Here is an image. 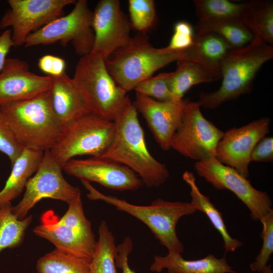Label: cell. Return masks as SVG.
<instances>
[{"instance_id": "obj_40", "label": "cell", "mask_w": 273, "mask_h": 273, "mask_svg": "<svg viewBox=\"0 0 273 273\" xmlns=\"http://www.w3.org/2000/svg\"><path fill=\"white\" fill-rule=\"evenodd\" d=\"M54 56L46 55L41 57L38 62L39 69L47 75L51 76Z\"/></svg>"}, {"instance_id": "obj_16", "label": "cell", "mask_w": 273, "mask_h": 273, "mask_svg": "<svg viewBox=\"0 0 273 273\" xmlns=\"http://www.w3.org/2000/svg\"><path fill=\"white\" fill-rule=\"evenodd\" d=\"M68 174L88 182H96L110 190L134 191L144 183L128 167L114 160L100 157L72 159L62 165Z\"/></svg>"}, {"instance_id": "obj_13", "label": "cell", "mask_w": 273, "mask_h": 273, "mask_svg": "<svg viewBox=\"0 0 273 273\" xmlns=\"http://www.w3.org/2000/svg\"><path fill=\"white\" fill-rule=\"evenodd\" d=\"M74 0H9V9L0 20V29L12 28L15 47L24 44L27 37L64 15V8Z\"/></svg>"}, {"instance_id": "obj_25", "label": "cell", "mask_w": 273, "mask_h": 273, "mask_svg": "<svg viewBox=\"0 0 273 273\" xmlns=\"http://www.w3.org/2000/svg\"><path fill=\"white\" fill-rule=\"evenodd\" d=\"M194 29L196 31L215 33L234 49L245 46L254 38L244 23L239 20L198 21Z\"/></svg>"}, {"instance_id": "obj_14", "label": "cell", "mask_w": 273, "mask_h": 273, "mask_svg": "<svg viewBox=\"0 0 273 273\" xmlns=\"http://www.w3.org/2000/svg\"><path fill=\"white\" fill-rule=\"evenodd\" d=\"M92 28L95 35L92 53L105 60L130 42L131 28L118 0H101L93 11Z\"/></svg>"}, {"instance_id": "obj_21", "label": "cell", "mask_w": 273, "mask_h": 273, "mask_svg": "<svg viewBox=\"0 0 273 273\" xmlns=\"http://www.w3.org/2000/svg\"><path fill=\"white\" fill-rule=\"evenodd\" d=\"M175 70L168 80L171 101L180 102L193 85L211 82L221 79V74L202 64L187 60L177 61Z\"/></svg>"}, {"instance_id": "obj_22", "label": "cell", "mask_w": 273, "mask_h": 273, "mask_svg": "<svg viewBox=\"0 0 273 273\" xmlns=\"http://www.w3.org/2000/svg\"><path fill=\"white\" fill-rule=\"evenodd\" d=\"M44 152L24 149L11 166L12 171L0 191V207L19 196L28 179L36 172Z\"/></svg>"}, {"instance_id": "obj_15", "label": "cell", "mask_w": 273, "mask_h": 273, "mask_svg": "<svg viewBox=\"0 0 273 273\" xmlns=\"http://www.w3.org/2000/svg\"><path fill=\"white\" fill-rule=\"evenodd\" d=\"M270 123L269 118L262 117L223 132L217 144L214 157L247 178L251 153L256 144L269 132Z\"/></svg>"}, {"instance_id": "obj_41", "label": "cell", "mask_w": 273, "mask_h": 273, "mask_svg": "<svg viewBox=\"0 0 273 273\" xmlns=\"http://www.w3.org/2000/svg\"><path fill=\"white\" fill-rule=\"evenodd\" d=\"M259 273H273L270 264H267L265 266Z\"/></svg>"}, {"instance_id": "obj_8", "label": "cell", "mask_w": 273, "mask_h": 273, "mask_svg": "<svg viewBox=\"0 0 273 273\" xmlns=\"http://www.w3.org/2000/svg\"><path fill=\"white\" fill-rule=\"evenodd\" d=\"M115 130L114 121L88 111L63 127L50 153L62 166L77 156L100 157L111 144Z\"/></svg>"}, {"instance_id": "obj_35", "label": "cell", "mask_w": 273, "mask_h": 273, "mask_svg": "<svg viewBox=\"0 0 273 273\" xmlns=\"http://www.w3.org/2000/svg\"><path fill=\"white\" fill-rule=\"evenodd\" d=\"M174 32L170 39L168 49L181 51L191 47L194 41V30L189 22L184 21L176 22L174 26Z\"/></svg>"}, {"instance_id": "obj_5", "label": "cell", "mask_w": 273, "mask_h": 273, "mask_svg": "<svg viewBox=\"0 0 273 273\" xmlns=\"http://www.w3.org/2000/svg\"><path fill=\"white\" fill-rule=\"evenodd\" d=\"M81 181L88 192L87 197L89 199L101 200L139 219L150 229L168 251L181 254L184 252V246L177 236L176 226L182 217L192 215L196 211L191 202L168 201L158 198L150 205H135L124 199L101 193L87 181Z\"/></svg>"}, {"instance_id": "obj_17", "label": "cell", "mask_w": 273, "mask_h": 273, "mask_svg": "<svg viewBox=\"0 0 273 273\" xmlns=\"http://www.w3.org/2000/svg\"><path fill=\"white\" fill-rule=\"evenodd\" d=\"M53 77L31 72L28 63L7 58L0 71V106L35 97L50 90Z\"/></svg>"}, {"instance_id": "obj_31", "label": "cell", "mask_w": 273, "mask_h": 273, "mask_svg": "<svg viewBox=\"0 0 273 273\" xmlns=\"http://www.w3.org/2000/svg\"><path fill=\"white\" fill-rule=\"evenodd\" d=\"M129 21L131 28L146 33L157 22V13L153 0H129Z\"/></svg>"}, {"instance_id": "obj_27", "label": "cell", "mask_w": 273, "mask_h": 273, "mask_svg": "<svg viewBox=\"0 0 273 273\" xmlns=\"http://www.w3.org/2000/svg\"><path fill=\"white\" fill-rule=\"evenodd\" d=\"M194 44L200 58L212 70L220 72V66L234 48L219 35L196 31Z\"/></svg>"}, {"instance_id": "obj_24", "label": "cell", "mask_w": 273, "mask_h": 273, "mask_svg": "<svg viewBox=\"0 0 273 273\" xmlns=\"http://www.w3.org/2000/svg\"><path fill=\"white\" fill-rule=\"evenodd\" d=\"M243 22L253 36L269 44L273 43V4L267 1L247 2Z\"/></svg>"}, {"instance_id": "obj_37", "label": "cell", "mask_w": 273, "mask_h": 273, "mask_svg": "<svg viewBox=\"0 0 273 273\" xmlns=\"http://www.w3.org/2000/svg\"><path fill=\"white\" fill-rule=\"evenodd\" d=\"M117 253L115 258L116 267L122 270V273H135L128 264V255L133 249L131 239L126 237L117 246Z\"/></svg>"}, {"instance_id": "obj_29", "label": "cell", "mask_w": 273, "mask_h": 273, "mask_svg": "<svg viewBox=\"0 0 273 273\" xmlns=\"http://www.w3.org/2000/svg\"><path fill=\"white\" fill-rule=\"evenodd\" d=\"M198 21L239 20L243 22L247 2L236 3L228 0H195L193 1Z\"/></svg>"}, {"instance_id": "obj_10", "label": "cell", "mask_w": 273, "mask_h": 273, "mask_svg": "<svg viewBox=\"0 0 273 273\" xmlns=\"http://www.w3.org/2000/svg\"><path fill=\"white\" fill-rule=\"evenodd\" d=\"M197 102L186 105L181 123L173 136L172 148L196 162L214 157L218 143L223 132L202 114Z\"/></svg>"}, {"instance_id": "obj_2", "label": "cell", "mask_w": 273, "mask_h": 273, "mask_svg": "<svg viewBox=\"0 0 273 273\" xmlns=\"http://www.w3.org/2000/svg\"><path fill=\"white\" fill-rule=\"evenodd\" d=\"M181 60L202 64L194 44L181 51L167 47L156 48L150 43L146 33H138L128 44L114 52L105 63L116 84L127 93L158 70Z\"/></svg>"}, {"instance_id": "obj_12", "label": "cell", "mask_w": 273, "mask_h": 273, "mask_svg": "<svg viewBox=\"0 0 273 273\" xmlns=\"http://www.w3.org/2000/svg\"><path fill=\"white\" fill-rule=\"evenodd\" d=\"M194 168L216 190L233 193L248 208L254 220H260L272 209V201L266 192L254 188L247 178L215 157L196 162Z\"/></svg>"}, {"instance_id": "obj_23", "label": "cell", "mask_w": 273, "mask_h": 273, "mask_svg": "<svg viewBox=\"0 0 273 273\" xmlns=\"http://www.w3.org/2000/svg\"><path fill=\"white\" fill-rule=\"evenodd\" d=\"M183 179L191 189V203L196 211L205 213L214 228L219 233L222 239L224 248L226 252H234L243 243L237 239L233 238L229 234L223 219L222 215L216 209L210 199L200 191L196 183V178L191 172L186 171Z\"/></svg>"}, {"instance_id": "obj_30", "label": "cell", "mask_w": 273, "mask_h": 273, "mask_svg": "<svg viewBox=\"0 0 273 273\" xmlns=\"http://www.w3.org/2000/svg\"><path fill=\"white\" fill-rule=\"evenodd\" d=\"M91 262L57 248L37 261L38 273H90Z\"/></svg>"}, {"instance_id": "obj_36", "label": "cell", "mask_w": 273, "mask_h": 273, "mask_svg": "<svg viewBox=\"0 0 273 273\" xmlns=\"http://www.w3.org/2000/svg\"><path fill=\"white\" fill-rule=\"evenodd\" d=\"M273 138L264 136L253 148L250 156V162H272Z\"/></svg>"}, {"instance_id": "obj_11", "label": "cell", "mask_w": 273, "mask_h": 273, "mask_svg": "<svg viewBox=\"0 0 273 273\" xmlns=\"http://www.w3.org/2000/svg\"><path fill=\"white\" fill-rule=\"evenodd\" d=\"M62 170V166L50 151L44 152L34 175L26 183L22 199L13 207V212L18 219L25 218L30 210L42 199H56L69 204L81 195L77 187L66 180Z\"/></svg>"}, {"instance_id": "obj_39", "label": "cell", "mask_w": 273, "mask_h": 273, "mask_svg": "<svg viewBox=\"0 0 273 273\" xmlns=\"http://www.w3.org/2000/svg\"><path fill=\"white\" fill-rule=\"evenodd\" d=\"M66 62L62 58L54 56L51 76L57 77L64 73Z\"/></svg>"}, {"instance_id": "obj_38", "label": "cell", "mask_w": 273, "mask_h": 273, "mask_svg": "<svg viewBox=\"0 0 273 273\" xmlns=\"http://www.w3.org/2000/svg\"><path fill=\"white\" fill-rule=\"evenodd\" d=\"M13 47H15L12 30L7 29L0 32V71L4 65L7 54Z\"/></svg>"}, {"instance_id": "obj_4", "label": "cell", "mask_w": 273, "mask_h": 273, "mask_svg": "<svg viewBox=\"0 0 273 273\" xmlns=\"http://www.w3.org/2000/svg\"><path fill=\"white\" fill-rule=\"evenodd\" d=\"M272 57V46L256 37L245 46L234 49L220 64L219 88L210 93L201 92L197 102L201 107L214 109L250 93L257 73Z\"/></svg>"}, {"instance_id": "obj_20", "label": "cell", "mask_w": 273, "mask_h": 273, "mask_svg": "<svg viewBox=\"0 0 273 273\" xmlns=\"http://www.w3.org/2000/svg\"><path fill=\"white\" fill-rule=\"evenodd\" d=\"M164 269L168 273H237L229 264L225 256L218 258L209 254L200 259L189 260L174 251H168L164 256L154 257L150 270L160 273Z\"/></svg>"}, {"instance_id": "obj_19", "label": "cell", "mask_w": 273, "mask_h": 273, "mask_svg": "<svg viewBox=\"0 0 273 273\" xmlns=\"http://www.w3.org/2000/svg\"><path fill=\"white\" fill-rule=\"evenodd\" d=\"M49 92L53 111L63 127L89 111L72 78L65 72L53 77Z\"/></svg>"}, {"instance_id": "obj_9", "label": "cell", "mask_w": 273, "mask_h": 273, "mask_svg": "<svg viewBox=\"0 0 273 273\" xmlns=\"http://www.w3.org/2000/svg\"><path fill=\"white\" fill-rule=\"evenodd\" d=\"M93 11L86 0H78L67 15L58 18L26 38L24 46L31 47L59 42L65 46L71 43L80 57L92 51L95 35L92 28Z\"/></svg>"}, {"instance_id": "obj_6", "label": "cell", "mask_w": 273, "mask_h": 273, "mask_svg": "<svg viewBox=\"0 0 273 273\" xmlns=\"http://www.w3.org/2000/svg\"><path fill=\"white\" fill-rule=\"evenodd\" d=\"M72 79L88 111L113 121L129 97L111 76L105 59L96 54L80 57Z\"/></svg>"}, {"instance_id": "obj_3", "label": "cell", "mask_w": 273, "mask_h": 273, "mask_svg": "<svg viewBox=\"0 0 273 273\" xmlns=\"http://www.w3.org/2000/svg\"><path fill=\"white\" fill-rule=\"evenodd\" d=\"M0 110L23 149L42 152L50 151L63 130L53 111L49 90L1 106Z\"/></svg>"}, {"instance_id": "obj_33", "label": "cell", "mask_w": 273, "mask_h": 273, "mask_svg": "<svg viewBox=\"0 0 273 273\" xmlns=\"http://www.w3.org/2000/svg\"><path fill=\"white\" fill-rule=\"evenodd\" d=\"M260 221L262 224V247L255 260L250 264L253 272H260L267 265L273 252V210L272 209Z\"/></svg>"}, {"instance_id": "obj_34", "label": "cell", "mask_w": 273, "mask_h": 273, "mask_svg": "<svg viewBox=\"0 0 273 273\" xmlns=\"http://www.w3.org/2000/svg\"><path fill=\"white\" fill-rule=\"evenodd\" d=\"M23 150L15 138L0 110V152L8 157L12 166Z\"/></svg>"}, {"instance_id": "obj_18", "label": "cell", "mask_w": 273, "mask_h": 273, "mask_svg": "<svg viewBox=\"0 0 273 273\" xmlns=\"http://www.w3.org/2000/svg\"><path fill=\"white\" fill-rule=\"evenodd\" d=\"M189 101L188 98L178 102L159 101L136 93L133 104L163 150L171 149L172 139L181 123L184 110Z\"/></svg>"}, {"instance_id": "obj_7", "label": "cell", "mask_w": 273, "mask_h": 273, "mask_svg": "<svg viewBox=\"0 0 273 273\" xmlns=\"http://www.w3.org/2000/svg\"><path fill=\"white\" fill-rule=\"evenodd\" d=\"M68 205L61 218L52 210L43 213L33 232L56 248L91 262L97 241L91 222L85 215L81 195Z\"/></svg>"}, {"instance_id": "obj_42", "label": "cell", "mask_w": 273, "mask_h": 273, "mask_svg": "<svg viewBox=\"0 0 273 273\" xmlns=\"http://www.w3.org/2000/svg\"><path fill=\"white\" fill-rule=\"evenodd\" d=\"M244 273H248V272H244Z\"/></svg>"}, {"instance_id": "obj_32", "label": "cell", "mask_w": 273, "mask_h": 273, "mask_svg": "<svg viewBox=\"0 0 273 273\" xmlns=\"http://www.w3.org/2000/svg\"><path fill=\"white\" fill-rule=\"evenodd\" d=\"M171 72L161 73L140 82L134 88L136 93L159 101H171L168 85Z\"/></svg>"}, {"instance_id": "obj_28", "label": "cell", "mask_w": 273, "mask_h": 273, "mask_svg": "<svg viewBox=\"0 0 273 273\" xmlns=\"http://www.w3.org/2000/svg\"><path fill=\"white\" fill-rule=\"evenodd\" d=\"M11 202L0 207V252L22 243L25 232L31 223L32 215L19 219L13 212Z\"/></svg>"}, {"instance_id": "obj_26", "label": "cell", "mask_w": 273, "mask_h": 273, "mask_svg": "<svg viewBox=\"0 0 273 273\" xmlns=\"http://www.w3.org/2000/svg\"><path fill=\"white\" fill-rule=\"evenodd\" d=\"M98 233L99 238L90 263V273H119L115 263L117 247L113 235L105 220L101 222Z\"/></svg>"}, {"instance_id": "obj_1", "label": "cell", "mask_w": 273, "mask_h": 273, "mask_svg": "<svg viewBox=\"0 0 273 273\" xmlns=\"http://www.w3.org/2000/svg\"><path fill=\"white\" fill-rule=\"evenodd\" d=\"M114 122L115 130L112 142L100 157L128 167L148 187L156 188L164 184L170 175L168 169L149 151L137 109L129 97Z\"/></svg>"}]
</instances>
